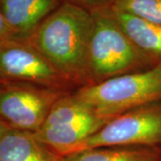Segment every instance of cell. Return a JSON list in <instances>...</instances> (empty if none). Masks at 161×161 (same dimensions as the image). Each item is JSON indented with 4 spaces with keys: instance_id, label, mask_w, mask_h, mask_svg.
Here are the masks:
<instances>
[{
    "instance_id": "ba28073f",
    "label": "cell",
    "mask_w": 161,
    "mask_h": 161,
    "mask_svg": "<svg viewBox=\"0 0 161 161\" xmlns=\"http://www.w3.org/2000/svg\"><path fill=\"white\" fill-rule=\"evenodd\" d=\"M113 18L132 44L154 65L161 64V26L110 6Z\"/></svg>"
},
{
    "instance_id": "9a60e30c",
    "label": "cell",
    "mask_w": 161,
    "mask_h": 161,
    "mask_svg": "<svg viewBox=\"0 0 161 161\" xmlns=\"http://www.w3.org/2000/svg\"><path fill=\"white\" fill-rule=\"evenodd\" d=\"M1 85H2V84H1V81H0V88H1Z\"/></svg>"
},
{
    "instance_id": "6da1fadb",
    "label": "cell",
    "mask_w": 161,
    "mask_h": 161,
    "mask_svg": "<svg viewBox=\"0 0 161 161\" xmlns=\"http://www.w3.org/2000/svg\"><path fill=\"white\" fill-rule=\"evenodd\" d=\"M94 23L91 12L64 1L27 40L72 86L79 89L88 85V56Z\"/></svg>"
},
{
    "instance_id": "3957f363",
    "label": "cell",
    "mask_w": 161,
    "mask_h": 161,
    "mask_svg": "<svg viewBox=\"0 0 161 161\" xmlns=\"http://www.w3.org/2000/svg\"><path fill=\"white\" fill-rule=\"evenodd\" d=\"M75 94L98 116L112 120L127 111L161 101V64L81 87Z\"/></svg>"
},
{
    "instance_id": "277c9868",
    "label": "cell",
    "mask_w": 161,
    "mask_h": 161,
    "mask_svg": "<svg viewBox=\"0 0 161 161\" xmlns=\"http://www.w3.org/2000/svg\"><path fill=\"white\" fill-rule=\"evenodd\" d=\"M158 145H161V101L139 107L116 116L64 156L100 147Z\"/></svg>"
},
{
    "instance_id": "8fae6325",
    "label": "cell",
    "mask_w": 161,
    "mask_h": 161,
    "mask_svg": "<svg viewBox=\"0 0 161 161\" xmlns=\"http://www.w3.org/2000/svg\"><path fill=\"white\" fill-rule=\"evenodd\" d=\"M112 6L161 26V0H113Z\"/></svg>"
},
{
    "instance_id": "9c48e42d",
    "label": "cell",
    "mask_w": 161,
    "mask_h": 161,
    "mask_svg": "<svg viewBox=\"0 0 161 161\" xmlns=\"http://www.w3.org/2000/svg\"><path fill=\"white\" fill-rule=\"evenodd\" d=\"M0 161H63L33 132L11 128L0 140Z\"/></svg>"
},
{
    "instance_id": "30bf717a",
    "label": "cell",
    "mask_w": 161,
    "mask_h": 161,
    "mask_svg": "<svg viewBox=\"0 0 161 161\" xmlns=\"http://www.w3.org/2000/svg\"><path fill=\"white\" fill-rule=\"evenodd\" d=\"M63 161H161L155 147L115 146L88 149L63 156Z\"/></svg>"
},
{
    "instance_id": "52a82bcc",
    "label": "cell",
    "mask_w": 161,
    "mask_h": 161,
    "mask_svg": "<svg viewBox=\"0 0 161 161\" xmlns=\"http://www.w3.org/2000/svg\"><path fill=\"white\" fill-rule=\"evenodd\" d=\"M60 5V0H0V11L15 38L27 39Z\"/></svg>"
},
{
    "instance_id": "4fadbf2b",
    "label": "cell",
    "mask_w": 161,
    "mask_h": 161,
    "mask_svg": "<svg viewBox=\"0 0 161 161\" xmlns=\"http://www.w3.org/2000/svg\"><path fill=\"white\" fill-rule=\"evenodd\" d=\"M15 34L7 23L6 20L0 11V43L5 40L14 38Z\"/></svg>"
},
{
    "instance_id": "5bb4252c",
    "label": "cell",
    "mask_w": 161,
    "mask_h": 161,
    "mask_svg": "<svg viewBox=\"0 0 161 161\" xmlns=\"http://www.w3.org/2000/svg\"><path fill=\"white\" fill-rule=\"evenodd\" d=\"M10 129H11V127L9 126L8 125H6V123L2 120V119H0V140L2 139V137H3Z\"/></svg>"
},
{
    "instance_id": "5b68a950",
    "label": "cell",
    "mask_w": 161,
    "mask_h": 161,
    "mask_svg": "<svg viewBox=\"0 0 161 161\" xmlns=\"http://www.w3.org/2000/svg\"><path fill=\"white\" fill-rule=\"evenodd\" d=\"M0 119L13 129L36 132L68 92L26 83H1Z\"/></svg>"
},
{
    "instance_id": "7a4b0ae2",
    "label": "cell",
    "mask_w": 161,
    "mask_h": 161,
    "mask_svg": "<svg viewBox=\"0 0 161 161\" xmlns=\"http://www.w3.org/2000/svg\"><path fill=\"white\" fill-rule=\"evenodd\" d=\"M109 8L91 12L95 23L88 56L87 86L155 66L127 38Z\"/></svg>"
},
{
    "instance_id": "7c38bea8",
    "label": "cell",
    "mask_w": 161,
    "mask_h": 161,
    "mask_svg": "<svg viewBox=\"0 0 161 161\" xmlns=\"http://www.w3.org/2000/svg\"><path fill=\"white\" fill-rule=\"evenodd\" d=\"M89 12H93L99 9L110 7L113 4V0H65Z\"/></svg>"
},
{
    "instance_id": "8992f818",
    "label": "cell",
    "mask_w": 161,
    "mask_h": 161,
    "mask_svg": "<svg viewBox=\"0 0 161 161\" xmlns=\"http://www.w3.org/2000/svg\"><path fill=\"white\" fill-rule=\"evenodd\" d=\"M1 83H26L68 92L73 87L27 39L0 43Z\"/></svg>"
}]
</instances>
